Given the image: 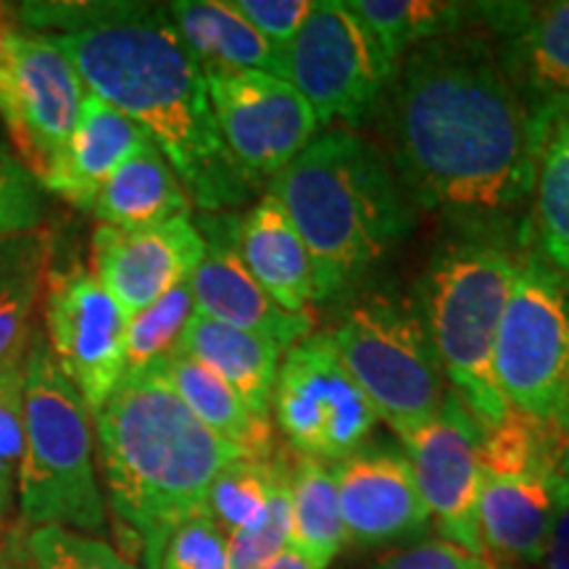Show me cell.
<instances>
[{"mask_svg": "<svg viewBox=\"0 0 569 569\" xmlns=\"http://www.w3.org/2000/svg\"><path fill=\"white\" fill-rule=\"evenodd\" d=\"M377 113L415 206L490 219L532 196L543 122L488 34L459 30L403 53Z\"/></svg>", "mask_w": 569, "mask_h": 569, "instance_id": "1", "label": "cell"}, {"mask_svg": "<svg viewBox=\"0 0 569 569\" xmlns=\"http://www.w3.org/2000/svg\"><path fill=\"white\" fill-rule=\"evenodd\" d=\"M11 11L67 56L84 90L146 130L196 209L222 213L253 196L219 132L203 69L167 6L96 0L19 3Z\"/></svg>", "mask_w": 569, "mask_h": 569, "instance_id": "2", "label": "cell"}, {"mask_svg": "<svg viewBox=\"0 0 569 569\" xmlns=\"http://www.w3.org/2000/svg\"><path fill=\"white\" fill-rule=\"evenodd\" d=\"M90 417L113 517L146 569H159L169 536L206 509L213 478L243 453L198 422L159 367L124 372Z\"/></svg>", "mask_w": 569, "mask_h": 569, "instance_id": "3", "label": "cell"}, {"mask_svg": "<svg viewBox=\"0 0 569 569\" xmlns=\"http://www.w3.org/2000/svg\"><path fill=\"white\" fill-rule=\"evenodd\" d=\"M267 193L311 256L315 303L351 288L415 227L417 206L386 151L351 130L317 134Z\"/></svg>", "mask_w": 569, "mask_h": 569, "instance_id": "4", "label": "cell"}, {"mask_svg": "<svg viewBox=\"0 0 569 569\" xmlns=\"http://www.w3.org/2000/svg\"><path fill=\"white\" fill-rule=\"evenodd\" d=\"M21 427V528L56 525L82 536H101L106 501L92 467L90 409L56 365L42 332H34L24 353Z\"/></svg>", "mask_w": 569, "mask_h": 569, "instance_id": "5", "label": "cell"}, {"mask_svg": "<svg viewBox=\"0 0 569 569\" xmlns=\"http://www.w3.org/2000/svg\"><path fill=\"white\" fill-rule=\"evenodd\" d=\"M517 256L490 240L448 246L419 288V317L440 369L480 427L503 422L511 407L496 382V340L515 288Z\"/></svg>", "mask_w": 569, "mask_h": 569, "instance_id": "6", "label": "cell"}, {"mask_svg": "<svg viewBox=\"0 0 569 569\" xmlns=\"http://www.w3.org/2000/svg\"><path fill=\"white\" fill-rule=\"evenodd\" d=\"M332 340L377 419H386L398 438L443 407L451 388L411 303L386 293L365 296L346 311Z\"/></svg>", "mask_w": 569, "mask_h": 569, "instance_id": "7", "label": "cell"}, {"mask_svg": "<svg viewBox=\"0 0 569 569\" xmlns=\"http://www.w3.org/2000/svg\"><path fill=\"white\" fill-rule=\"evenodd\" d=\"M493 369L498 390L522 415L557 419L569 403V277L538 253L517 259Z\"/></svg>", "mask_w": 569, "mask_h": 569, "instance_id": "8", "label": "cell"}, {"mask_svg": "<svg viewBox=\"0 0 569 569\" xmlns=\"http://www.w3.org/2000/svg\"><path fill=\"white\" fill-rule=\"evenodd\" d=\"M84 92L67 56L0 6V122L17 161L40 184L74 132Z\"/></svg>", "mask_w": 569, "mask_h": 569, "instance_id": "9", "label": "cell"}, {"mask_svg": "<svg viewBox=\"0 0 569 569\" xmlns=\"http://www.w3.org/2000/svg\"><path fill=\"white\" fill-rule=\"evenodd\" d=\"M396 63L351 6L315 0L288 48V80L311 106L319 127H356L380 109Z\"/></svg>", "mask_w": 569, "mask_h": 569, "instance_id": "10", "label": "cell"}, {"mask_svg": "<svg viewBox=\"0 0 569 569\" xmlns=\"http://www.w3.org/2000/svg\"><path fill=\"white\" fill-rule=\"evenodd\" d=\"M272 411L298 457L343 461L375 430L377 415L340 359L332 332L288 348L277 372Z\"/></svg>", "mask_w": 569, "mask_h": 569, "instance_id": "11", "label": "cell"}, {"mask_svg": "<svg viewBox=\"0 0 569 569\" xmlns=\"http://www.w3.org/2000/svg\"><path fill=\"white\" fill-rule=\"evenodd\" d=\"M206 82L227 151L253 190L272 182L317 138L315 111L288 80L238 71L206 74Z\"/></svg>", "mask_w": 569, "mask_h": 569, "instance_id": "12", "label": "cell"}, {"mask_svg": "<svg viewBox=\"0 0 569 569\" xmlns=\"http://www.w3.org/2000/svg\"><path fill=\"white\" fill-rule=\"evenodd\" d=\"M417 488L440 540L482 559L480 543V425L448 390L440 411L401 438Z\"/></svg>", "mask_w": 569, "mask_h": 569, "instance_id": "13", "label": "cell"}, {"mask_svg": "<svg viewBox=\"0 0 569 569\" xmlns=\"http://www.w3.org/2000/svg\"><path fill=\"white\" fill-rule=\"evenodd\" d=\"M127 322L122 306L90 272L74 267L51 277L46 296V343L63 377L80 390L90 415L124 375Z\"/></svg>", "mask_w": 569, "mask_h": 569, "instance_id": "14", "label": "cell"}, {"mask_svg": "<svg viewBox=\"0 0 569 569\" xmlns=\"http://www.w3.org/2000/svg\"><path fill=\"white\" fill-rule=\"evenodd\" d=\"M196 227L206 243L201 264L188 280L198 317L256 332L272 340L282 351L315 336V311H303V315L284 311L246 269L238 253V213H201Z\"/></svg>", "mask_w": 569, "mask_h": 569, "instance_id": "15", "label": "cell"}, {"mask_svg": "<svg viewBox=\"0 0 569 569\" xmlns=\"http://www.w3.org/2000/svg\"><path fill=\"white\" fill-rule=\"evenodd\" d=\"M203 253L206 243L193 217H177L140 230L98 224L92 232L90 274L127 317H134L177 284L188 282Z\"/></svg>", "mask_w": 569, "mask_h": 569, "instance_id": "16", "label": "cell"}, {"mask_svg": "<svg viewBox=\"0 0 569 569\" xmlns=\"http://www.w3.org/2000/svg\"><path fill=\"white\" fill-rule=\"evenodd\" d=\"M346 540L359 549H380L425 536L430 528L409 459L393 448H359L332 465Z\"/></svg>", "mask_w": 569, "mask_h": 569, "instance_id": "17", "label": "cell"}, {"mask_svg": "<svg viewBox=\"0 0 569 569\" xmlns=\"http://www.w3.org/2000/svg\"><path fill=\"white\" fill-rule=\"evenodd\" d=\"M498 61L532 113L569 103V0L478 3Z\"/></svg>", "mask_w": 569, "mask_h": 569, "instance_id": "18", "label": "cell"}, {"mask_svg": "<svg viewBox=\"0 0 569 569\" xmlns=\"http://www.w3.org/2000/svg\"><path fill=\"white\" fill-rule=\"evenodd\" d=\"M557 478L546 475H482L480 543L482 559L503 565H540L557 515Z\"/></svg>", "mask_w": 569, "mask_h": 569, "instance_id": "19", "label": "cell"}, {"mask_svg": "<svg viewBox=\"0 0 569 569\" xmlns=\"http://www.w3.org/2000/svg\"><path fill=\"white\" fill-rule=\"evenodd\" d=\"M148 142L153 140L142 127L92 92H84L74 132L42 180V188L77 209L90 211L111 174Z\"/></svg>", "mask_w": 569, "mask_h": 569, "instance_id": "20", "label": "cell"}, {"mask_svg": "<svg viewBox=\"0 0 569 569\" xmlns=\"http://www.w3.org/2000/svg\"><path fill=\"white\" fill-rule=\"evenodd\" d=\"M167 13L203 74L259 71L288 80V51L253 30L230 0H177Z\"/></svg>", "mask_w": 569, "mask_h": 569, "instance_id": "21", "label": "cell"}, {"mask_svg": "<svg viewBox=\"0 0 569 569\" xmlns=\"http://www.w3.org/2000/svg\"><path fill=\"white\" fill-rule=\"evenodd\" d=\"M238 253L259 288L290 315L311 311L315 267L301 234L272 196L240 217Z\"/></svg>", "mask_w": 569, "mask_h": 569, "instance_id": "22", "label": "cell"}, {"mask_svg": "<svg viewBox=\"0 0 569 569\" xmlns=\"http://www.w3.org/2000/svg\"><path fill=\"white\" fill-rule=\"evenodd\" d=\"M174 353L209 367L243 398L253 415L272 419L269 415L282 359V348L272 340L196 315L184 327Z\"/></svg>", "mask_w": 569, "mask_h": 569, "instance_id": "23", "label": "cell"}, {"mask_svg": "<svg viewBox=\"0 0 569 569\" xmlns=\"http://www.w3.org/2000/svg\"><path fill=\"white\" fill-rule=\"evenodd\" d=\"M193 417L213 436L238 448L246 459L267 461L274 457L272 419L253 415L246 401L217 372L188 356L172 353L156 365Z\"/></svg>", "mask_w": 569, "mask_h": 569, "instance_id": "24", "label": "cell"}, {"mask_svg": "<svg viewBox=\"0 0 569 569\" xmlns=\"http://www.w3.org/2000/svg\"><path fill=\"white\" fill-rule=\"evenodd\" d=\"M90 211L101 219V224L140 230L190 217L193 203L163 153L148 142L111 174Z\"/></svg>", "mask_w": 569, "mask_h": 569, "instance_id": "25", "label": "cell"}, {"mask_svg": "<svg viewBox=\"0 0 569 569\" xmlns=\"http://www.w3.org/2000/svg\"><path fill=\"white\" fill-rule=\"evenodd\" d=\"M543 122L525 243L569 277V103L536 113Z\"/></svg>", "mask_w": 569, "mask_h": 569, "instance_id": "26", "label": "cell"}, {"mask_svg": "<svg viewBox=\"0 0 569 569\" xmlns=\"http://www.w3.org/2000/svg\"><path fill=\"white\" fill-rule=\"evenodd\" d=\"M290 503H293L290 543L330 567L336 553L348 543L332 467L319 459L298 457L290 467Z\"/></svg>", "mask_w": 569, "mask_h": 569, "instance_id": "27", "label": "cell"}, {"mask_svg": "<svg viewBox=\"0 0 569 569\" xmlns=\"http://www.w3.org/2000/svg\"><path fill=\"white\" fill-rule=\"evenodd\" d=\"M348 6L393 61L422 42L459 32L465 19L472 17V6L446 0H353Z\"/></svg>", "mask_w": 569, "mask_h": 569, "instance_id": "28", "label": "cell"}, {"mask_svg": "<svg viewBox=\"0 0 569 569\" xmlns=\"http://www.w3.org/2000/svg\"><path fill=\"white\" fill-rule=\"evenodd\" d=\"M0 569H140L101 538L42 525L19 528L0 543Z\"/></svg>", "mask_w": 569, "mask_h": 569, "instance_id": "29", "label": "cell"}, {"mask_svg": "<svg viewBox=\"0 0 569 569\" xmlns=\"http://www.w3.org/2000/svg\"><path fill=\"white\" fill-rule=\"evenodd\" d=\"M288 472V461L277 453L267 461L234 459L213 478L206 493V511L217 522V528L230 538L232 532L243 530L256 517H261L277 482Z\"/></svg>", "mask_w": 569, "mask_h": 569, "instance_id": "30", "label": "cell"}, {"mask_svg": "<svg viewBox=\"0 0 569 569\" xmlns=\"http://www.w3.org/2000/svg\"><path fill=\"white\" fill-rule=\"evenodd\" d=\"M193 317L196 301L190 282L177 284L146 311L130 317L124 338V372H142L172 356Z\"/></svg>", "mask_w": 569, "mask_h": 569, "instance_id": "31", "label": "cell"}, {"mask_svg": "<svg viewBox=\"0 0 569 569\" xmlns=\"http://www.w3.org/2000/svg\"><path fill=\"white\" fill-rule=\"evenodd\" d=\"M293 538V503H290V472L277 482L267 509L243 530L227 538L230 569H259L288 549Z\"/></svg>", "mask_w": 569, "mask_h": 569, "instance_id": "32", "label": "cell"}, {"mask_svg": "<svg viewBox=\"0 0 569 569\" xmlns=\"http://www.w3.org/2000/svg\"><path fill=\"white\" fill-rule=\"evenodd\" d=\"M21 390H24V359L0 372V530L17 498L24 427H21Z\"/></svg>", "mask_w": 569, "mask_h": 569, "instance_id": "33", "label": "cell"}, {"mask_svg": "<svg viewBox=\"0 0 569 569\" xmlns=\"http://www.w3.org/2000/svg\"><path fill=\"white\" fill-rule=\"evenodd\" d=\"M42 293V259L27 267L0 296V372L24 359L32 340V315Z\"/></svg>", "mask_w": 569, "mask_h": 569, "instance_id": "34", "label": "cell"}, {"mask_svg": "<svg viewBox=\"0 0 569 569\" xmlns=\"http://www.w3.org/2000/svg\"><path fill=\"white\" fill-rule=\"evenodd\" d=\"M159 569H230L227 536L217 528L209 511L188 517L167 540Z\"/></svg>", "mask_w": 569, "mask_h": 569, "instance_id": "35", "label": "cell"}, {"mask_svg": "<svg viewBox=\"0 0 569 569\" xmlns=\"http://www.w3.org/2000/svg\"><path fill=\"white\" fill-rule=\"evenodd\" d=\"M42 184L13 156L0 153V240L21 238L42 222Z\"/></svg>", "mask_w": 569, "mask_h": 569, "instance_id": "36", "label": "cell"}, {"mask_svg": "<svg viewBox=\"0 0 569 569\" xmlns=\"http://www.w3.org/2000/svg\"><path fill=\"white\" fill-rule=\"evenodd\" d=\"M230 6L253 30L288 51L315 9V0H230Z\"/></svg>", "mask_w": 569, "mask_h": 569, "instance_id": "37", "label": "cell"}, {"mask_svg": "<svg viewBox=\"0 0 569 569\" xmlns=\"http://www.w3.org/2000/svg\"><path fill=\"white\" fill-rule=\"evenodd\" d=\"M375 569H493L486 559L448 543V540H419L407 549L390 553Z\"/></svg>", "mask_w": 569, "mask_h": 569, "instance_id": "38", "label": "cell"}, {"mask_svg": "<svg viewBox=\"0 0 569 569\" xmlns=\"http://www.w3.org/2000/svg\"><path fill=\"white\" fill-rule=\"evenodd\" d=\"M543 569H569V461L559 475L557 488V515L549 532L546 553L540 559Z\"/></svg>", "mask_w": 569, "mask_h": 569, "instance_id": "39", "label": "cell"}, {"mask_svg": "<svg viewBox=\"0 0 569 569\" xmlns=\"http://www.w3.org/2000/svg\"><path fill=\"white\" fill-rule=\"evenodd\" d=\"M42 259V240L40 234H21V238L0 240V296L9 290V284Z\"/></svg>", "mask_w": 569, "mask_h": 569, "instance_id": "40", "label": "cell"}, {"mask_svg": "<svg viewBox=\"0 0 569 569\" xmlns=\"http://www.w3.org/2000/svg\"><path fill=\"white\" fill-rule=\"evenodd\" d=\"M259 569H327L322 561H317L309 551L298 549V546L290 543L288 549H282L274 559H269L267 565Z\"/></svg>", "mask_w": 569, "mask_h": 569, "instance_id": "41", "label": "cell"}, {"mask_svg": "<svg viewBox=\"0 0 569 569\" xmlns=\"http://www.w3.org/2000/svg\"><path fill=\"white\" fill-rule=\"evenodd\" d=\"M557 425L561 427V430H565V436L569 438V403H567L565 409L559 411V417H557Z\"/></svg>", "mask_w": 569, "mask_h": 569, "instance_id": "42", "label": "cell"}, {"mask_svg": "<svg viewBox=\"0 0 569 569\" xmlns=\"http://www.w3.org/2000/svg\"><path fill=\"white\" fill-rule=\"evenodd\" d=\"M0 153H6V146H0Z\"/></svg>", "mask_w": 569, "mask_h": 569, "instance_id": "43", "label": "cell"}]
</instances>
